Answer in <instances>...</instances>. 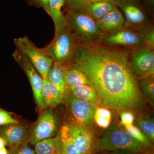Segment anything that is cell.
I'll use <instances>...</instances> for the list:
<instances>
[{
  "mask_svg": "<svg viewBox=\"0 0 154 154\" xmlns=\"http://www.w3.org/2000/svg\"><path fill=\"white\" fill-rule=\"evenodd\" d=\"M130 49L102 44L78 45L73 59L67 65L87 76L103 107L116 111L135 110L143 100L137 79L130 67Z\"/></svg>",
  "mask_w": 154,
  "mask_h": 154,
  "instance_id": "obj_1",
  "label": "cell"
},
{
  "mask_svg": "<svg viewBox=\"0 0 154 154\" xmlns=\"http://www.w3.org/2000/svg\"><path fill=\"white\" fill-rule=\"evenodd\" d=\"M64 16L66 28L79 45L90 47L101 44L107 33L97 27L85 9L66 7Z\"/></svg>",
  "mask_w": 154,
  "mask_h": 154,
  "instance_id": "obj_2",
  "label": "cell"
},
{
  "mask_svg": "<svg viewBox=\"0 0 154 154\" xmlns=\"http://www.w3.org/2000/svg\"><path fill=\"white\" fill-rule=\"evenodd\" d=\"M78 45L65 28L54 35L52 41L42 49L54 62L69 65L74 57Z\"/></svg>",
  "mask_w": 154,
  "mask_h": 154,
  "instance_id": "obj_3",
  "label": "cell"
},
{
  "mask_svg": "<svg viewBox=\"0 0 154 154\" xmlns=\"http://www.w3.org/2000/svg\"><path fill=\"white\" fill-rule=\"evenodd\" d=\"M99 148L108 151L138 152L145 146L136 140L125 129L113 128L109 130L98 142Z\"/></svg>",
  "mask_w": 154,
  "mask_h": 154,
  "instance_id": "obj_4",
  "label": "cell"
},
{
  "mask_svg": "<svg viewBox=\"0 0 154 154\" xmlns=\"http://www.w3.org/2000/svg\"><path fill=\"white\" fill-rule=\"evenodd\" d=\"M117 8L124 14V27L138 31L152 24V18L140 0H114Z\"/></svg>",
  "mask_w": 154,
  "mask_h": 154,
  "instance_id": "obj_5",
  "label": "cell"
},
{
  "mask_svg": "<svg viewBox=\"0 0 154 154\" xmlns=\"http://www.w3.org/2000/svg\"><path fill=\"white\" fill-rule=\"evenodd\" d=\"M16 48L20 51L29 60L42 77H47L54 61L43 51L38 48L28 36L14 38Z\"/></svg>",
  "mask_w": 154,
  "mask_h": 154,
  "instance_id": "obj_6",
  "label": "cell"
},
{
  "mask_svg": "<svg viewBox=\"0 0 154 154\" xmlns=\"http://www.w3.org/2000/svg\"><path fill=\"white\" fill-rule=\"evenodd\" d=\"M128 61L131 72L137 79L154 75V48L142 44L130 49Z\"/></svg>",
  "mask_w": 154,
  "mask_h": 154,
  "instance_id": "obj_7",
  "label": "cell"
},
{
  "mask_svg": "<svg viewBox=\"0 0 154 154\" xmlns=\"http://www.w3.org/2000/svg\"><path fill=\"white\" fill-rule=\"evenodd\" d=\"M57 116L51 109H45L42 113L33 126L30 139V143L35 144L38 142L53 137L59 128Z\"/></svg>",
  "mask_w": 154,
  "mask_h": 154,
  "instance_id": "obj_8",
  "label": "cell"
},
{
  "mask_svg": "<svg viewBox=\"0 0 154 154\" xmlns=\"http://www.w3.org/2000/svg\"><path fill=\"white\" fill-rule=\"evenodd\" d=\"M67 106L72 124L87 127L94 120L96 106L86 100L70 96L67 98Z\"/></svg>",
  "mask_w": 154,
  "mask_h": 154,
  "instance_id": "obj_9",
  "label": "cell"
},
{
  "mask_svg": "<svg viewBox=\"0 0 154 154\" xmlns=\"http://www.w3.org/2000/svg\"><path fill=\"white\" fill-rule=\"evenodd\" d=\"M15 61L19 64L28 77L33 91L34 99L39 110H44L42 99L43 79L29 60L20 51L16 48L12 54Z\"/></svg>",
  "mask_w": 154,
  "mask_h": 154,
  "instance_id": "obj_10",
  "label": "cell"
},
{
  "mask_svg": "<svg viewBox=\"0 0 154 154\" xmlns=\"http://www.w3.org/2000/svg\"><path fill=\"white\" fill-rule=\"evenodd\" d=\"M101 44L108 47L132 49L143 44L137 31L123 27L104 36Z\"/></svg>",
  "mask_w": 154,
  "mask_h": 154,
  "instance_id": "obj_11",
  "label": "cell"
},
{
  "mask_svg": "<svg viewBox=\"0 0 154 154\" xmlns=\"http://www.w3.org/2000/svg\"><path fill=\"white\" fill-rule=\"evenodd\" d=\"M73 142L81 154H93L98 147L94 134L87 127L68 123L65 125Z\"/></svg>",
  "mask_w": 154,
  "mask_h": 154,
  "instance_id": "obj_12",
  "label": "cell"
},
{
  "mask_svg": "<svg viewBox=\"0 0 154 154\" xmlns=\"http://www.w3.org/2000/svg\"><path fill=\"white\" fill-rule=\"evenodd\" d=\"M95 22L97 27L107 34L113 33L123 28L125 19L121 11L117 7Z\"/></svg>",
  "mask_w": 154,
  "mask_h": 154,
  "instance_id": "obj_13",
  "label": "cell"
},
{
  "mask_svg": "<svg viewBox=\"0 0 154 154\" xmlns=\"http://www.w3.org/2000/svg\"><path fill=\"white\" fill-rule=\"evenodd\" d=\"M27 132L25 126L18 124L0 126V135L11 148L18 146L23 142Z\"/></svg>",
  "mask_w": 154,
  "mask_h": 154,
  "instance_id": "obj_14",
  "label": "cell"
},
{
  "mask_svg": "<svg viewBox=\"0 0 154 154\" xmlns=\"http://www.w3.org/2000/svg\"><path fill=\"white\" fill-rule=\"evenodd\" d=\"M43 86L42 90V99L44 109L55 107L63 103L65 98L55 85L50 82L47 77H42Z\"/></svg>",
  "mask_w": 154,
  "mask_h": 154,
  "instance_id": "obj_15",
  "label": "cell"
},
{
  "mask_svg": "<svg viewBox=\"0 0 154 154\" xmlns=\"http://www.w3.org/2000/svg\"><path fill=\"white\" fill-rule=\"evenodd\" d=\"M116 7L117 6L114 0L96 2H86L85 10L89 17L96 21Z\"/></svg>",
  "mask_w": 154,
  "mask_h": 154,
  "instance_id": "obj_16",
  "label": "cell"
},
{
  "mask_svg": "<svg viewBox=\"0 0 154 154\" xmlns=\"http://www.w3.org/2000/svg\"><path fill=\"white\" fill-rule=\"evenodd\" d=\"M65 5V0H49L47 13L51 17L54 23V35L66 28L65 19L61 11L62 8Z\"/></svg>",
  "mask_w": 154,
  "mask_h": 154,
  "instance_id": "obj_17",
  "label": "cell"
},
{
  "mask_svg": "<svg viewBox=\"0 0 154 154\" xmlns=\"http://www.w3.org/2000/svg\"><path fill=\"white\" fill-rule=\"evenodd\" d=\"M62 144L60 133L55 137L46 139L35 145L36 154H61Z\"/></svg>",
  "mask_w": 154,
  "mask_h": 154,
  "instance_id": "obj_18",
  "label": "cell"
},
{
  "mask_svg": "<svg viewBox=\"0 0 154 154\" xmlns=\"http://www.w3.org/2000/svg\"><path fill=\"white\" fill-rule=\"evenodd\" d=\"M65 66V65L54 62L52 67L47 76L50 82L55 85L65 99L69 91L68 87L66 86L64 79L63 72Z\"/></svg>",
  "mask_w": 154,
  "mask_h": 154,
  "instance_id": "obj_19",
  "label": "cell"
},
{
  "mask_svg": "<svg viewBox=\"0 0 154 154\" xmlns=\"http://www.w3.org/2000/svg\"><path fill=\"white\" fill-rule=\"evenodd\" d=\"M68 88L72 96L76 98L88 101L96 107L98 105H100L98 94L91 86L82 85Z\"/></svg>",
  "mask_w": 154,
  "mask_h": 154,
  "instance_id": "obj_20",
  "label": "cell"
},
{
  "mask_svg": "<svg viewBox=\"0 0 154 154\" xmlns=\"http://www.w3.org/2000/svg\"><path fill=\"white\" fill-rule=\"evenodd\" d=\"M63 72L64 79L68 87L82 85L91 86V82L84 73L77 69L71 68L65 65Z\"/></svg>",
  "mask_w": 154,
  "mask_h": 154,
  "instance_id": "obj_21",
  "label": "cell"
},
{
  "mask_svg": "<svg viewBox=\"0 0 154 154\" xmlns=\"http://www.w3.org/2000/svg\"><path fill=\"white\" fill-rule=\"evenodd\" d=\"M137 85L141 95L144 96L152 105H154V75L140 79L139 81H137Z\"/></svg>",
  "mask_w": 154,
  "mask_h": 154,
  "instance_id": "obj_22",
  "label": "cell"
},
{
  "mask_svg": "<svg viewBox=\"0 0 154 154\" xmlns=\"http://www.w3.org/2000/svg\"><path fill=\"white\" fill-rule=\"evenodd\" d=\"M60 133L62 144L61 154H81L73 142L65 125L61 128Z\"/></svg>",
  "mask_w": 154,
  "mask_h": 154,
  "instance_id": "obj_23",
  "label": "cell"
},
{
  "mask_svg": "<svg viewBox=\"0 0 154 154\" xmlns=\"http://www.w3.org/2000/svg\"><path fill=\"white\" fill-rule=\"evenodd\" d=\"M112 114L108 108L105 107H96L94 113V120L98 126L106 128L110 125Z\"/></svg>",
  "mask_w": 154,
  "mask_h": 154,
  "instance_id": "obj_24",
  "label": "cell"
},
{
  "mask_svg": "<svg viewBox=\"0 0 154 154\" xmlns=\"http://www.w3.org/2000/svg\"><path fill=\"white\" fill-rule=\"evenodd\" d=\"M138 127L151 143L154 141V123L153 121L144 118H138L136 120Z\"/></svg>",
  "mask_w": 154,
  "mask_h": 154,
  "instance_id": "obj_25",
  "label": "cell"
},
{
  "mask_svg": "<svg viewBox=\"0 0 154 154\" xmlns=\"http://www.w3.org/2000/svg\"><path fill=\"white\" fill-rule=\"evenodd\" d=\"M124 128L127 132L136 140L139 142L146 147L151 146L152 143L149 140L139 128L133 124Z\"/></svg>",
  "mask_w": 154,
  "mask_h": 154,
  "instance_id": "obj_26",
  "label": "cell"
},
{
  "mask_svg": "<svg viewBox=\"0 0 154 154\" xmlns=\"http://www.w3.org/2000/svg\"><path fill=\"white\" fill-rule=\"evenodd\" d=\"M143 43L151 48H154V28L153 24L146 26L137 31Z\"/></svg>",
  "mask_w": 154,
  "mask_h": 154,
  "instance_id": "obj_27",
  "label": "cell"
},
{
  "mask_svg": "<svg viewBox=\"0 0 154 154\" xmlns=\"http://www.w3.org/2000/svg\"><path fill=\"white\" fill-rule=\"evenodd\" d=\"M18 124L19 122L13 118L9 112L0 107V126Z\"/></svg>",
  "mask_w": 154,
  "mask_h": 154,
  "instance_id": "obj_28",
  "label": "cell"
},
{
  "mask_svg": "<svg viewBox=\"0 0 154 154\" xmlns=\"http://www.w3.org/2000/svg\"><path fill=\"white\" fill-rule=\"evenodd\" d=\"M121 123L124 127L129 126L133 123L134 121V115L131 112L123 110L120 114Z\"/></svg>",
  "mask_w": 154,
  "mask_h": 154,
  "instance_id": "obj_29",
  "label": "cell"
},
{
  "mask_svg": "<svg viewBox=\"0 0 154 154\" xmlns=\"http://www.w3.org/2000/svg\"><path fill=\"white\" fill-rule=\"evenodd\" d=\"M87 0H65L66 7L75 9H85Z\"/></svg>",
  "mask_w": 154,
  "mask_h": 154,
  "instance_id": "obj_30",
  "label": "cell"
},
{
  "mask_svg": "<svg viewBox=\"0 0 154 154\" xmlns=\"http://www.w3.org/2000/svg\"><path fill=\"white\" fill-rule=\"evenodd\" d=\"M145 8L152 18L154 17V0H140Z\"/></svg>",
  "mask_w": 154,
  "mask_h": 154,
  "instance_id": "obj_31",
  "label": "cell"
},
{
  "mask_svg": "<svg viewBox=\"0 0 154 154\" xmlns=\"http://www.w3.org/2000/svg\"><path fill=\"white\" fill-rule=\"evenodd\" d=\"M15 154H36L35 152L27 144L24 145Z\"/></svg>",
  "mask_w": 154,
  "mask_h": 154,
  "instance_id": "obj_32",
  "label": "cell"
},
{
  "mask_svg": "<svg viewBox=\"0 0 154 154\" xmlns=\"http://www.w3.org/2000/svg\"><path fill=\"white\" fill-rule=\"evenodd\" d=\"M36 1L47 13L48 11L49 0H36Z\"/></svg>",
  "mask_w": 154,
  "mask_h": 154,
  "instance_id": "obj_33",
  "label": "cell"
},
{
  "mask_svg": "<svg viewBox=\"0 0 154 154\" xmlns=\"http://www.w3.org/2000/svg\"><path fill=\"white\" fill-rule=\"evenodd\" d=\"M8 146V143L5 139L0 135V149Z\"/></svg>",
  "mask_w": 154,
  "mask_h": 154,
  "instance_id": "obj_34",
  "label": "cell"
},
{
  "mask_svg": "<svg viewBox=\"0 0 154 154\" xmlns=\"http://www.w3.org/2000/svg\"><path fill=\"white\" fill-rule=\"evenodd\" d=\"M0 154H9V152L6 147H4L0 149Z\"/></svg>",
  "mask_w": 154,
  "mask_h": 154,
  "instance_id": "obj_35",
  "label": "cell"
},
{
  "mask_svg": "<svg viewBox=\"0 0 154 154\" xmlns=\"http://www.w3.org/2000/svg\"><path fill=\"white\" fill-rule=\"evenodd\" d=\"M113 0H87V2H109Z\"/></svg>",
  "mask_w": 154,
  "mask_h": 154,
  "instance_id": "obj_36",
  "label": "cell"
},
{
  "mask_svg": "<svg viewBox=\"0 0 154 154\" xmlns=\"http://www.w3.org/2000/svg\"><path fill=\"white\" fill-rule=\"evenodd\" d=\"M141 154H153L152 152H146L143 153Z\"/></svg>",
  "mask_w": 154,
  "mask_h": 154,
  "instance_id": "obj_37",
  "label": "cell"
}]
</instances>
